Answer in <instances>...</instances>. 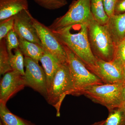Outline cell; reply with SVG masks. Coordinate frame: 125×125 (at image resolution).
Instances as JSON below:
<instances>
[{
  "label": "cell",
  "instance_id": "cell-18",
  "mask_svg": "<svg viewBox=\"0 0 125 125\" xmlns=\"http://www.w3.org/2000/svg\"><path fill=\"white\" fill-rule=\"evenodd\" d=\"M10 63L12 71L24 76V57L19 48L15 50L14 53H9Z\"/></svg>",
  "mask_w": 125,
  "mask_h": 125
},
{
  "label": "cell",
  "instance_id": "cell-4",
  "mask_svg": "<svg viewBox=\"0 0 125 125\" xmlns=\"http://www.w3.org/2000/svg\"><path fill=\"white\" fill-rule=\"evenodd\" d=\"M88 27L89 39L94 55L106 61L113 60L115 46L105 25L100 24L94 19Z\"/></svg>",
  "mask_w": 125,
  "mask_h": 125
},
{
  "label": "cell",
  "instance_id": "cell-25",
  "mask_svg": "<svg viewBox=\"0 0 125 125\" xmlns=\"http://www.w3.org/2000/svg\"><path fill=\"white\" fill-rule=\"evenodd\" d=\"M118 0H103L105 12L109 18L115 14V7Z\"/></svg>",
  "mask_w": 125,
  "mask_h": 125
},
{
  "label": "cell",
  "instance_id": "cell-31",
  "mask_svg": "<svg viewBox=\"0 0 125 125\" xmlns=\"http://www.w3.org/2000/svg\"><path fill=\"white\" fill-rule=\"evenodd\" d=\"M121 125H125V120L124 121V122Z\"/></svg>",
  "mask_w": 125,
  "mask_h": 125
},
{
  "label": "cell",
  "instance_id": "cell-3",
  "mask_svg": "<svg viewBox=\"0 0 125 125\" xmlns=\"http://www.w3.org/2000/svg\"><path fill=\"white\" fill-rule=\"evenodd\" d=\"M73 84L68 62L61 64L55 75L46 100L56 110V116H60V109L62 101L67 95H73Z\"/></svg>",
  "mask_w": 125,
  "mask_h": 125
},
{
  "label": "cell",
  "instance_id": "cell-15",
  "mask_svg": "<svg viewBox=\"0 0 125 125\" xmlns=\"http://www.w3.org/2000/svg\"><path fill=\"white\" fill-rule=\"evenodd\" d=\"M19 48L24 57L29 58L39 62L45 52L42 46L19 37Z\"/></svg>",
  "mask_w": 125,
  "mask_h": 125
},
{
  "label": "cell",
  "instance_id": "cell-16",
  "mask_svg": "<svg viewBox=\"0 0 125 125\" xmlns=\"http://www.w3.org/2000/svg\"><path fill=\"white\" fill-rule=\"evenodd\" d=\"M0 125H36L12 113L6 105L0 103Z\"/></svg>",
  "mask_w": 125,
  "mask_h": 125
},
{
  "label": "cell",
  "instance_id": "cell-14",
  "mask_svg": "<svg viewBox=\"0 0 125 125\" xmlns=\"http://www.w3.org/2000/svg\"><path fill=\"white\" fill-rule=\"evenodd\" d=\"M40 61L42 63L46 76L48 92L58 67L62 63L45 50Z\"/></svg>",
  "mask_w": 125,
  "mask_h": 125
},
{
  "label": "cell",
  "instance_id": "cell-27",
  "mask_svg": "<svg viewBox=\"0 0 125 125\" xmlns=\"http://www.w3.org/2000/svg\"><path fill=\"white\" fill-rule=\"evenodd\" d=\"M122 101H125V81L123 83L122 89Z\"/></svg>",
  "mask_w": 125,
  "mask_h": 125
},
{
  "label": "cell",
  "instance_id": "cell-21",
  "mask_svg": "<svg viewBox=\"0 0 125 125\" xmlns=\"http://www.w3.org/2000/svg\"><path fill=\"white\" fill-rule=\"evenodd\" d=\"M39 5L48 10L60 9L67 4V0H33Z\"/></svg>",
  "mask_w": 125,
  "mask_h": 125
},
{
  "label": "cell",
  "instance_id": "cell-22",
  "mask_svg": "<svg viewBox=\"0 0 125 125\" xmlns=\"http://www.w3.org/2000/svg\"><path fill=\"white\" fill-rule=\"evenodd\" d=\"M6 48L9 53L13 49H18L19 45V36L14 29L10 31L5 38Z\"/></svg>",
  "mask_w": 125,
  "mask_h": 125
},
{
  "label": "cell",
  "instance_id": "cell-29",
  "mask_svg": "<svg viewBox=\"0 0 125 125\" xmlns=\"http://www.w3.org/2000/svg\"><path fill=\"white\" fill-rule=\"evenodd\" d=\"M105 120L101 121H100L98 122H95L93 123L91 125H104V122H105Z\"/></svg>",
  "mask_w": 125,
  "mask_h": 125
},
{
  "label": "cell",
  "instance_id": "cell-30",
  "mask_svg": "<svg viewBox=\"0 0 125 125\" xmlns=\"http://www.w3.org/2000/svg\"><path fill=\"white\" fill-rule=\"evenodd\" d=\"M123 75H124V79L125 81V65H124L123 66Z\"/></svg>",
  "mask_w": 125,
  "mask_h": 125
},
{
  "label": "cell",
  "instance_id": "cell-19",
  "mask_svg": "<svg viewBox=\"0 0 125 125\" xmlns=\"http://www.w3.org/2000/svg\"><path fill=\"white\" fill-rule=\"evenodd\" d=\"M12 71L10 63L9 52L6 48L5 38L0 40V74L4 75Z\"/></svg>",
  "mask_w": 125,
  "mask_h": 125
},
{
  "label": "cell",
  "instance_id": "cell-11",
  "mask_svg": "<svg viewBox=\"0 0 125 125\" xmlns=\"http://www.w3.org/2000/svg\"><path fill=\"white\" fill-rule=\"evenodd\" d=\"M0 84V103L7 102L25 87L24 76L11 71L3 75Z\"/></svg>",
  "mask_w": 125,
  "mask_h": 125
},
{
  "label": "cell",
  "instance_id": "cell-5",
  "mask_svg": "<svg viewBox=\"0 0 125 125\" xmlns=\"http://www.w3.org/2000/svg\"><path fill=\"white\" fill-rule=\"evenodd\" d=\"M123 83L90 85L82 90L80 95H84L93 102L106 107L109 112L119 107L122 102Z\"/></svg>",
  "mask_w": 125,
  "mask_h": 125
},
{
  "label": "cell",
  "instance_id": "cell-7",
  "mask_svg": "<svg viewBox=\"0 0 125 125\" xmlns=\"http://www.w3.org/2000/svg\"><path fill=\"white\" fill-rule=\"evenodd\" d=\"M31 18L44 50L61 63L67 62V54L64 47L54 32L33 18L32 15Z\"/></svg>",
  "mask_w": 125,
  "mask_h": 125
},
{
  "label": "cell",
  "instance_id": "cell-32",
  "mask_svg": "<svg viewBox=\"0 0 125 125\" xmlns=\"http://www.w3.org/2000/svg\"></svg>",
  "mask_w": 125,
  "mask_h": 125
},
{
  "label": "cell",
  "instance_id": "cell-28",
  "mask_svg": "<svg viewBox=\"0 0 125 125\" xmlns=\"http://www.w3.org/2000/svg\"><path fill=\"white\" fill-rule=\"evenodd\" d=\"M119 108L125 113V101H122L119 106Z\"/></svg>",
  "mask_w": 125,
  "mask_h": 125
},
{
  "label": "cell",
  "instance_id": "cell-23",
  "mask_svg": "<svg viewBox=\"0 0 125 125\" xmlns=\"http://www.w3.org/2000/svg\"><path fill=\"white\" fill-rule=\"evenodd\" d=\"M113 61L124 66L125 63V37L116 46Z\"/></svg>",
  "mask_w": 125,
  "mask_h": 125
},
{
  "label": "cell",
  "instance_id": "cell-12",
  "mask_svg": "<svg viewBox=\"0 0 125 125\" xmlns=\"http://www.w3.org/2000/svg\"><path fill=\"white\" fill-rule=\"evenodd\" d=\"M105 25L116 47L125 37V13L115 14Z\"/></svg>",
  "mask_w": 125,
  "mask_h": 125
},
{
  "label": "cell",
  "instance_id": "cell-2",
  "mask_svg": "<svg viewBox=\"0 0 125 125\" xmlns=\"http://www.w3.org/2000/svg\"><path fill=\"white\" fill-rule=\"evenodd\" d=\"M63 45L67 54V62L73 84L74 91L72 95L80 96L82 90L90 85L104 84L98 76L88 69L71 49Z\"/></svg>",
  "mask_w": 125,
  "mask_h": 125
},
{
  "label": "cell",
  "instance_id": "cell-1",
  "mask_svg": "<svg viewBox=\"0 0 125 125\" xmlns=\"http://www.w3.org/2000/svg\"><path fill=\"white\" fill-rule=\"evenodd\" d=\"M53 32L62 44L71 49L93 73L97 58L91 48L88 25L80 23L72 25Z\"/></svg>",
  "mask_w": 125,
  "mask_h": 125
},
{
  "label": "cell",
  "instance_id": "cell-20",
  "mask_svg": "<svg viewBox=\"0 0 125 125\" xmlns=\"http://www.w3.org/2000/svg\"><path fill=\"white\" fill-rule=\"evenodd\" d=\"M109 112L104 125H121L125 120V113L119 108H114Z\"/></svg>",
  "mask_w": 125,
  "mask_h": 125
},
{
  "label": "cell",
  "instance_id": "cell-13",
  "mask_svg": "<svg viewBox=\"0 0 125 125\" xmlns=\"http://www.w3.org/2000/svg\"><path fill=\"white\" fill-rule=\"evenodd\" d=\"M28 0H0V21L28 10Z\"/></svg>",
  "mask_w": 125,
  "mask_h": 125
},
{
  "label": "cell",
  "instance_id": "cell-6",
  "mask_svg": "<svg viewBox=\"0 0 125 125\" xmlns=\"http://www.w3.org/2000/svg\"><path fill=\"white\" fill-rule=\"evenodd\" d=\"M93 19L90 0H76L72 1L67 12L62 16L56 18L48 28L54 31L77 24L88 25Z\"/></svg>",
  "mask_w": 125,
  "mask_h": 125
},
{
  "label": "cell",
  "instance_id": "cell-24",
  "mask_svg": "<svg viewBox=\"0 0 125 125\" xmlns=\"http://www.w3.org/2000/svg\"><path fill=\"white\" fill-rule=\"evenodd\" d=\"M14 16L0 21V40L5 38L7 34L14 29Z\"/></svg>",
  "mask_w": 125,
  "mask_h": 125
},
{
  "label": "cell",
  "instance_id": "cell-26",
  "mask_svg": "<svg viewBox=\"0 0 125 125\" xmlns=\"http://www.w3.org/2000/svg\"><path fill=\"white\" fill-rule=\"evenodd\" d=\"M115 14L125 13V0H118L115 7Z\"/></svg>",
  "mask_w": 125,
  "mask_h": 125
},
{
  "label": "cell",
  "instance_id": "cell-8",
  "mask_svg": "<svg viewBox=\"0 0 125 125\" xmlns=\"http://www.w3.org/2000/svg\"><path fill=\"white\" fill-rule=\"evenodd\" d=\"M25 70L24 76L25 86L30 87L46 99L48 94L46 76L38 62L24 57Z\"/></svg>",
  "mask_w": 125,
  "mask_h": 125
},
{
  "label": "cell",
  "instance_id": "cell-17",
  "mask_svg": "<svg viewBox=\"0 0 125 125\" xmlns=\"http://www.w3.org/2000/svg\"><path fill=\"white\" fill-rule=\"evenodd\" d=\"M91 12L94 20L102 25L107 23L109 17L104 9L103 0H90Z\"/></svg>",
  "mask_w": 125,
  "mask_h": 125
},
{
  "label": "cell",
  "instance_id": "cell-10",
  "mask_svg": "<svg viewBox=\"0 0 125 125\" xmlns=\"http://www.w3.org/2000/svg\"><path fill=\"white\" fill-rule=\"evenodd\" d=\"M123 66L113 61H106L97 58L96 68L93 73L105 84L123 83Z\"/></svg>",
  "mask_w": 125,
  "mask_h": 125
},
{
  "label": "cell",
  "instance_id": "cell-9",
  "mask_svg": "<svg viewBox=\"0 0 125 125\" xmlns=\"http://www.w3.org/2000/svg\"><path fill=\"white\" fill-rule=\"evenodd\" d=\"M31 15L28 10H23L15 15L14 30L19 37L42 46L31 19Z\"/></svg>",
  "mask_w": 125,
  "mask_h": 125
}]
</instances>
